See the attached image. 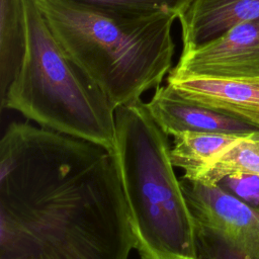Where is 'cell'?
<instances>
[{"label":"cell","instance_id":"cell-6","mask_svg":"<svg viewBox=\"0 0 259 259\" xmlns=\"http://www.w3.org/2000/svg\"><path fill=\"white\" fill-rule=\"evenodd\" d=\"M169 74L259 78V19L238 24L211 41L182 52Z\"/></svg>","mask_w":259,"mask_h":259},{"label":"cell","instance_id":"cell-5","mask_svg":"<svg viewBox=\"0 0 259 259\" xmlns=\"http://www.w3.org/2000/svg\"><path fill=\"white\" fill-rule=\"evenodd\" d=\"M180 184L193 221L197 259H259V207L220 184L184 177Z\"/></svg>","mask_w":259,"mask_h":259},{"label":"cell","instance_id":"cell-11","mask_svg":"<svg viewBox=\"0 0 259 259\" xmlns=\"http://www.w3.org/2000/svg\"><path fill=\"white\" fill-rule=\"evenodd\" d=\"M243 136L211 133H181L174 136L170 151L174 167L184 171L182 177L196 180L198 175L227 147Z\"/></svg>","mask_w":259,"mask_h":259},{"label":"cell","instance_id":"cell-13","mask_svg":"<svg viewBox=\"0 0 259 259\" xmlns=\"http://www.w3.org/2000/svg\"><path fill=\"white\" fill-rule=\"evenodd\" d=\"M87 5L123 10V11H155L170 10L179 13L185 8L190 0H70Z\"/></svg>","mask_w":259,"mask_h":259},{"label":"cell","instance_id":"cell-12","mask_svg":"<svg viewBox=\"0 0 259 259\" xmlns=\"http://www.w3.org/2000/svg\"><path fill=\"white\" fill-rule=\"evenodd\" d=\"M232 176L259 177V131L227 147L193 181L219 184Z\"/></svg>","mask_w":259,"mask_h":259},{"label":"cell","instance_id":"cell-2","mask_svg":"<svg viewBox=\"0 0 259 259\" xmlns=\"http://www.w3.org/2000/svg\"><path fill=\"white\" fill-rule=\"evenodd\" d=\"M55 37L114 108L161 85L172 70L170 10L123 11L70 0H34Z\"/></svg>","mask_w":259,"mask_h":259},{"label":"cell","instance_id":"cell-1","mask_svg":"<svg viewBox=\"0 0 259 259\" xmlns=\"http://www.w3.org/2000/svg\"><path fill=\"white\" fill-rule=\"evenodd\" d=\"M136 243L112 152L29 122L0 141V259H128Z\"/></svg>","mask_w":259,"mask_h":259},{"label":"cell","instance_id":"cell-8","mask_svg":"<svg viewBox=\"0 0 259 259\" xmlns=\"http://www.w3.org/2000/svg\"><path fill=\"white\" fill-rule=\"evenodd\" d=\"M166 84L190 100L259 128V78L230 79L169 74Z\"/></svg>","mask_w":259,"mask_h":259},{"label":"cell","instance_id":"cell-10","mask_svg":"<svg viewBox=\"0 0 259 259\" xmlns=\"http://www.w3.org/2000/svg\"><path fill=\"white\" fill-rule=\"evenodd\" d=\"M26 46L25 0H0V97L21 66Z\"/></svg>","mask_w":259,"mask_h":259},{"label":"cell","instance_id":"cell-3","mask_svg":"<svg viewBox=\"0 0 259 259\" xmlns=\"http://www.w3.org/2000/svg\"><path fill=\"white\" fill-rule=\"evenodd\" d=\"M168 135L139 99L115 108L116 163L141 259H197L194 227Z\"/></svg>","mask_w":259,"mask_h":259},{"label":"cell","instance_id":"cell-4","mask_svg":"<svg viewBox=\"0 0 259 259\" xmlns=\"http://www.w3.org/2000/svg\"><path fill=\"white\" fill-rule=\"evenodd\" d=\"M25 53L1 108L112 152L114 106L58 41L34 0H25Z\"/></svg>","mask_w":259,"mask_h":259},{"label":"cell","instance_id":"cell-9","mask_svg":"<svg viewBox=\"0 0 259 259\" xmlns=\"http://www.w3.org/2000/svg\"><path fill=\"white\" fill-rule=\"evenodd\" d=\"M178 19L182 52H186L238 24L259 19V0H190Z\"/></svg>","mask_w":259,"mask_h":259},{"label":"cell","instance_id":"cell-7","mask_svg":"<svg viewBox=\"0 0 259 259\" xmlns=\"http://www.w3.org/2000/svg\"><path fill=\"white\" fill-rule=\"evenodd\" d=\"M147 106L168 136L174 137L181 133L247 136L259 131L242 119L182 96L168 84L156 88Z\"/></svg>","mask_w":259,"mask_h":259}]
</instances>
